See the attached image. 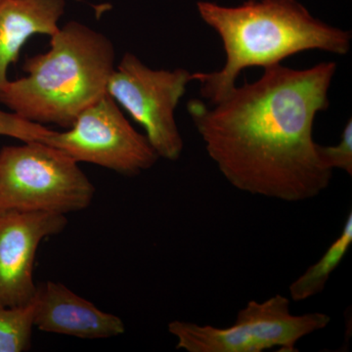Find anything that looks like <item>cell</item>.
<instances>
[{
    "label": "cell",
    "mask_w": 352,
    "mask_h": 352,
    "mask_svg": "<svg viewBox=\"0 0 352 352\" xmlns=\"http://www.w3.org/2000/svg\"><path fill=\"white\" fill-rule=\"evenodd\" d=\"M0 1H1V0H0Z\"/></svg>",
    "instance_id": "cell-15"
},
{
    "label": "cell",
    "mask_w": 352,
    "mask_h": 352,
    "mask_svg": "<svg viewBox=\"0 0 352 352\" xmlns=\"http://www.w3.org/2000/svg\"><path fill=\"white\" fill-rule=\"evenodd\" d=\"M34 327L32 303L22 307L0 305V352L29 351Z\"/></svg>",
    "instance_id": "cell-12"
},
{
    "label": "cell",
    "mask_w": 352,
    "mask_h": 352,
    "mask_svg": "<svg viewBox=\"0 0 352 352\" xmlns=\"http://www.w3.org/2000/svg\"><path fill=\"white\" fill-rule=\"evenodd\" d=\"M32 303L34 326L43 332L100 340L117 337L126 331L119 316L102 311L59 282L38 284Z\"/></svg>",
    "instance_id": "cell-8"
},
{
    "label": "cell",
    "mask_w": 352,
    "mask_h": 352,
    "mask_svg": "<svg viewBox=\"0 0 352 352\" xmlns=\"http://www.w3.org/2000/svg\"><path fill=\"white\" fill-rule=\"evenodd\" d=\"M66 0L0 1V94L8 83V69L19 59L28 39L36 34L51 36L59 30Z\"/></svg>",
    "instance_id": "cell-10"
},
{
    "label": "cell",
    "mask_w": 352,
    "mask_h": 352,
    "mask_svg": "<svg viewBox=\"0 0 352 352\" xmlns=\"http://www.w3.org/2000/svg\"><path fill=\"white\" fill-rule=\"evenodd\" d=\"M68 226L65 214L0 212V305L22 307L36 296L34 271L39 245Z\"/></svg>",
    "instance_id": "cell-7"
},
{
    "label": "cell",
    "mask_w": 352,
    "mask_h": 352,
    "mask_svg": "<svg viewBox=\"0 0 352 352\" xmlns=\"http://www.w3.org/2000/svg\"><path fill=\"white\" fill-rule=\"evenodd\" d=\"M263 69L258 80L219 101L190 100L189 115L208 156L236 189L292 203L310 200L333 177L317 153L314 124L330 106L337 63Z\"/></svg>",
    "instance_id": "cell-1"
},
{
    "label": "cell",
    "mask_w": 352,
    "mask_h": 352,
    "mask_svg": "<svg viewBox=\"0 0 352 352\" xmlns=\"http://www.w3.org/2000/svg\"><path fill=\"white\" fill-rule=\"evenodd\" d=\"M43 143L76 163L97 164L126 176L140 175L159 160L147 138L133 129L107 92L85 109L66 131H53Z\"/></svg>",
    "instance_id": "cell-6"
},
{
    "label": "cell",
    "mask_w": 352,
    "mask_h": 352,
    "mask_svg": "<svg viewBox=\"0 0 352 352\" xmlns=\"http://www.w3.org/2000/svg\"><path fill=\"white\" fill-rule=\"evenodd\" d=\"M352 244V212L347 215L339 237L328 248L322 258L310 266L289 286V296L294 302H303L319 295L325 289L331 275L342 263Z\"/></svg>",
    "instance_id": "cell-11"
},
{
    "label": "cell",
    "mask_w": 352,
    "mask_h": 352,
    "mask_svg": "<svg viewBox=\"0 0 352 352\" xmlns=\"http://www.w3.org/2000/svg\"><path fill=\"white\" fill-rule=\"evenodd\" d=\"M0 150V212L68 214L91 205L95 187L65 153L41 141Z\"/></svg>",
    "instance_id": "cell-4"
},
{
    "label": "cell",
    "mask_w": 352,
    "mask_h": 352,
    "mask_svg": "<svg viewBox=\"0 0 352 352\" xmlns=\"http://www.w3.org/2000/svg\"><path fill=\"white\" fill-rule=\"evenodd\" d=\"M115 60V47L105 34L72 21L50 36L47 52L25 59L28 76L9 80L0 102L29 122L68 129L107 92Z\"/></svg>",
    "instance_id": "cell-3"
},
{
    "label": "cell",
    "mask_w": 352,
    "mask_h": 352,
    "mask_svg": "<svg viewBox=\"0 0 352 352\" xmlns=\"http://www.w3.org/2000/svg\"><path fill=\"white\" fill-rule=\"evenodd\" d=\"M331 317L322 312L293 315L289 300L276 295L265 302L251 300L238 312L236 328L247 342L250 352L280 347V351H296L298 340L327 327Z\"/></svg>",
    "instance_id": "cell-9"
},
{
    "label": "cell",
    "mask_w": 352,
    "mask_h": 352,
    "mask_svg": "<svg viewBox=\"0 0 352 352\" xmlns=\"http://www.w3.org/2000/svg\"><path fill=\"white\" fill-rule=\"evenodd\" d=\"M317 153L329 170H342L352 175V120H347L340 141L335 146L317 144Z\"/></svg>",
    "instance_id": "cell-14"
},
{
    "label": "cell",
    "mask_w": 352,
    "mask_h": 352,
    "mask_svg": "<svg viewBox=\"0 0 352 352\" xmlns=\"http://www.w3.org/2000/svg\"><path fill=\"white\" fill-rule=\"evenodd\" d=\"M51 129L43 124L29 122L12 112L0 110V136H7L28 142V141H41L44 142L51 134Z\"/></svg>",
    "instance_id": "cell-13"
},
{
    "label": "cell",
    "mask_w": 352,
    "mask_h": 352,
    "mask_svg": "<svg viewBox=\"0 0 352 352\" xmlns=\"http://www.w3.org/2000/svg\"><path fill=\"white\" fill-rule=\"evenodd\" d=\"M192 82L185 69H155L126 52L108 80L107 94L143 126L159 157L177 161L184 142L175 120L176 107Z\"/></svg>",
    "instance_id": "cell-5"
},
{
    "label": "cell",
    "mask_w": 352,
    "mask_h": 352,
    "mask_svg": "<svg viewBox=\"0 0 352 352\" xmlns=\"http://www.w3.org/2000/svg\"><path fill=\"white\" fill-rule=\"evenodd\" d=\"M197 8L219 34L226 55L219 71L192 73L208 103L226 97L245 69L279 64L303 51L346 55L351 50V32L315 18L298 0H249L236 7L199 1Z\"/></svg>",
    "instance_id": "cell-2"
}]
</instances>
